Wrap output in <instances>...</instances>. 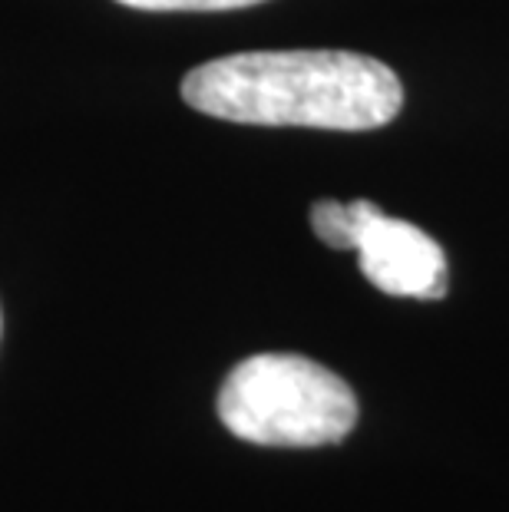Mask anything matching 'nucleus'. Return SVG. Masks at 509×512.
Returning a JSON list of instances; mask_svg holds the SVG:
<instances>
[{
	"label": "nucleus",
	"instance_id": "obj_1",
	"mask_svg": "<svg viewBox=\"0 0 509 512\" xmlns=\"http://www.w3.org/2000/svg\"><path fill=\"white\" fill-rule=\"evenodd\" d=\"M182 100L229 123L361 133L391 123L404 86L387 63L364 53L255 50L189 70Z\"/></svg>",
	"mask_w": 509,
	"mask_h": 512
},
{
	"label": "nucleus",
	"instance_id": "obj_6",
	"mask_svg": "<svg viewBox=\"0 0 509 512\" xmlns=\"http://www.w3.org/2000/svg\"><path fill=\"white\" fill-rule=\"evenodd\" d=\"M0 328H4V321H0Z\"/></svg>",
	"mask_w": 509,
	"mask_h": 512
},
{
	"label": "nucleus",
	"instance_id": "obj_2",
	"mask_svg": "<svg viewBox=\"0 0 509 512\" xmlns=\"http://www.w3.org/2000/svg\"><path fill=\"white\" fill-rule=\"evenodd\" d=\"M219 420L258 446H331L357 423L354 390L298 354H255L219 390Z\"/></svg>",
	"mask_w": 509,
	"mask_h": 512
},
{
	"label": "nucleus",
	"instance_id": "obj_4",
	"mask_svg": "<svg viewBox=\"0 0 509 512\" xmlns=\"http://www.w3.org/2000/svg\"><path fill=\"white\" fill-rule=\"evenodd\" d=\"M351 225L354 209L351 202H314L311 205V228L324 245L351 252Z\"/></svg>",
	"mask_w": 509,
	"mask_h": 512
},
{
	"label": "nucleus",
	"instance_id": "obj_3",
	"mask_svg": "<svg viewBox=\"0 0 509 512\" xmlns=\"http://www.w3.org/2000/svg\"><path fill=\"white\" fill-rule=\"evenodd\" d=\"M351 252L361 258L364 278L394 298L437 301L447 294V255L424 228L391 219L374 202H351Z\"/></svg>",
	"mask_w": 509,
	"mask_h": 512
},
{
	"label": "nucleus",
	"instance_id": "obj_5",
	"mask_svg": "<svg viewBox=\"0 0 509 512\" xmlns=\"http://www.w3.org/2000/svg\"><path fill=\"white\" fill-rule=\"evenodd\" d=\"M116 4L136 10H238L262 4V0H116Z\"/></svg>",
	"mask_w": 509,
	"mask_h": 512
}]
</instances>
